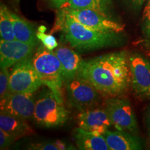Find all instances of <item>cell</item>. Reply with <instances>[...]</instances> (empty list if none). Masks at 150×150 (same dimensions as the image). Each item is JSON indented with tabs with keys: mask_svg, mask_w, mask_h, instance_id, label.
<instances>
[{
	"mask_svg": "<svg viewBox=\"0 0 150 150\" xmlns=\"http://www.w3.org/2000/svg\"><path fill=\"white\" fill-rule=\"evenodd\" d=\"M129 56L128 52L121 50L83 60L76 76L87 81L102 95L120 96L131 86Z\"/></svg>",
	"mask_w": 150,
	"mask_h": 150,
	"instance_id": "6da1fadb",
	"label": "cell"
},
{
	"mask_svg": "<svg viewBox=\"0 0 150 150\" xmlns=\"http://www.w3.org/2000/svg\"><path fill=\"white\" fill-rule=\"evenodd\" d=\"M59 30L70 45L81 52L121 46L126 42L122 32H106L90 29L59 9L51 33Z\"/></svg>",
	"mask_w": 150,
	"mask_h": 150,
	"instance_id": "7a4b0ae2",
	"label": "cell"
},
{
	"mask_svg": "<svg viewBox=\"0 0 150 150\" xmlns=\"http://www.w3.org/2000/svg\"><path fill=\"white\" fill-rule=\"evenodd\" d=\"M32 59L43 85L47 86L56 98L63 102L61 93L63 84L61 64L56 54L42 44L36 49Z\"/></svg>",
	"mask_w": 150,
	"mask_h": 150,
	"instance_id": "3957f363",
	"label": "cell"
},
{
	"mask_svg": "<svg viewBox=\"0 0 150 150\" xmlns=\"http://www.w3.org/2000/svg\"><path fill=\"white\" fill-rule=\"evenodd\" d=\"M68 114L63 102H60L49 89L35 102L33 120L41 127L54 128L64 125L68 119Z\"/></svg>",
	"mask_w": 150,
	"mask_h": 150,
	"instance_id": "277c9868",
	"label": "cell"
},
{
	"mask_svg": "<svg viewBox=\"0 0 150 150\" xmlns=\"http://www.w3.org/2000/svg\"><path fill=\"white\" fill-rule=\"evenodd\" d=\"M33 56L18 62L10 72L11 93H34L43 85L33 64Z\"/></svg>",
	"mask_w": 150,
	"mask_h": 150,
	"instance_id": "5b68a950",
	"label": "cell"
},
{
	"mask_svg": "<svg viewBox=\"0 0 150 150\" xmlns=\"http://www.w3.org/2000/svg\"><path fill=\"white\" fill-rule=\"evenodd\" d=\"M105 109L111 123L117 130L134 135L138 134V125L130 102L127 99L110 97L105 101Z\"/></svg>",
	"mask_w": 150,
	"mask_h": 150,
	"instance_id": "8992f818",
	"label": "cell"
},
{
	"mask_svg": "<svg viewBox=\"0 0 150 150\" xmlns=\"http://www.w3.org/2000/svg\"><path fill=\"white\" fill-rule=\"evenodd\" d=\"M65 88L69 104L80 111L96 107L101 100L102 94L77 76L65 83Z\"/></svg>",
	"mask_w": 150,
	"mask_h": 150,
	"instance_id": "52a82bcc",
	"label": "cell"
},
{
	"mask_svg": "<svg viewBox=\"0 0 150 150\" xmlns=\"http://www.w3.org/2000/svg\"><path fill=\"white\" fill-rule=\"evenodd\" d=\"M63 13L74 19L90 29L106 32H122L124 26L110 16L98 11L86 8H72L64 6L59 8Z\"/></svg>",
	"mask_w": 150,
	"mask_h": 150,
	"instance_id": "ba28073f",
	"label": "cell"
},
{
	"mask_svg": "<svg viewBox=\"0 0 150 150\" xmlns=\"http://www.w3.org/2000/svg\"><path fill=\"white\" fill-rule=\"evenodd\" d=\"M131 86L137 98L150 100V60L138 52L129 54Z\"/></svg>",
	"mask_w": 150,
	"mask_h": 150,
	"instance_id": "9c48e42d",
	"label": "cell"
},
{
	"mask_svg": "<svg viewBox=\"0 0 150 150\" xmlns=\"http://www.w3.org/2000/svg\"><path fill=\"white\" fill-rule=\"evenodd\" d=\"M35 102L33 93H10L0 100V111L29 120L33 119Z\"/></svg>",
	"mask_w": 150,
	"mask_h": 150,
	"instance_id": "30bf717a",
	"label": "cell"
},
{
	"mask_svg": "<svg viewBox=\"0 0 150 150\" xmlns=\"http://www.w3.org/2000/svg\"><path fill=\"white\" fill-rule=\"evenodd\" d=\"M37 45L18 40H0V67L9 68L33 56Z\"/></svg>",
	"mask_w": 150,
	"mask_h": 150,
	"instance_id": "8fae6325",
	"label": "cell"
},
{
	"mask_svg": "<svg viewBox=\"0 0 150 150\" xmlns=\"http://www.w3.org/2000/svg\"><path fill=\"white\" fill-rule=\"evenodd\" d=\"M76 120L79 127L97 134L102 135L112 126L105 108H93L80 111L76 115Z\"/></svg>",
	"mask_w": 150,
	"mask_h": 150,
	"instance_id": "7c38bea8",
	"label": "cell"
},
{
	"mask_svg": "<svg viewBox=\"0 0 150 150\" xmlns=\"http://www.w3.org/2000/svg\"><path fill=\"white\" fill-rule=\"evenodd\" d=\"M53 52L61 62L63 82L66 83L76 77L83 60L76 52L66 46L59 47Z\"/></svg>",
	"mask_w": 150,
	"mask_h": 150,
	"instance_id": "4fadbf2b",
	"label": "cell"
},
{
	"mask_svg": "<svg viewBox=\"0 0 150 150\" xmlns=\"http://www.w3.org/2000/svg\"><path fill=\"white\" fill-rule=\"evenodd\" d=\"M110 150H140L143 149L141 140L136 135L125 131H110L102 134Z\"/></svg>",
	"mask_w": 150,
	"mask_h": 150,
	"instance_id": "5bb4252c",
	"label": "cell"
},
{
	"mask_svg": "<svg viewBox=\"0 0 150 150\" xmlns=\"http://www.w3.org/2000/svg\"><path fill=\"white\" fill-rule=\"evenodd\" d=\"M0 129L16 140L34 134V131L27 120L16 116L0 111Z\"/></svg>",
	"mask_w": 150,
	"mask_h": 150,
	"instance_id": "9a60e30c",
	"label": "cell"
},
{
	"mask_svg": "<svg viewBox=\"0 0 150 150\" xmlns=\"http://www.w3.org/2000/svg\"><path fill=\"white\" fill-rule=\"evenodd\" d=\"M76 145L81 150H110L102 135L77 127L74 130Z\"/></svg>",
	"mask_w": 150,
	"mask_h": 150,
	"instance_id": "2e32d148",
	"label": "cell"
},
{
	"mask_svg": "<svg viewBox=\"0 0 150 150\" xmlns=\"http://www.w3.org/2000/svg\"><path fill=\"white\" fill-rule=\"evenodd\" d=\"M16 40L38 45V38L33 25L14 12L10 11Z\"/></svg>",
	"mask_w": 150,
	"mask_h": 150,
	"instance_id": "e0dca14e",
	"label": "cell"
},
{
	"mask_svg": "<svg viewBox=\"0 0 150 150\" xmlns=\"http://www.w3.org/2000/svg\"><path fill=\"white\" fill-rule=\"evenodd\" d=\"M65 6L72 8H86L110 16L112 0H68Z\"/></svg>",
	"mask_w": 150,
	"mask_h": 150,
	"instance_id": "ac0fdd59",
	"label": "cell"
},
{
	"mask_svg": "<svg viewBox=\"0 0 150 150\" xmlns=\"http://www.w3.org/2000/svg\"><path fill=\"white\" fill-rule=\"evenodd\" d=\"M0 38L1 40H16L10 10L2 3L0 6Z\"/></svg>",
	"mask_w": 150,
	"mask_h": 150,
	"instance_id": "d6986e66",
	"label": "cell"
},
{
	"mask_svg": "<svg viewBox=\"0 0 150 150\" xmlns=\"http://www.w3.org/2000/svg\"><path fill=\"white\" fill-rule=\"evenodd\" d=\"M141 32L145 40L150 42V0H146L145 8L142 13Z\"/></svg>",
	"mask_w": 150,
	"mask_h": 150,
	"instance_id": "ffe728a7",
	"label": "cell"
},
{
	"mask_svg": "<svg viewBox=\"0 0 150 150\" xmlns=\"http://www.w3.org/2000/svg\"><path fill=\"white\" fill-rule=\"evenodd\" d=\"M10 72L8 68H1L0 72V100L4 99L10 93L9 92Z\"/></svg>",
	"mask_w": 150,
	"mask_h": 150,
	"instance_id": "44dd1931",
	"label": "cell"
},
{
	"mask_svg": "<svg viewBox=\"0 0 150 150\" xmlns=\"http://www.w3.org/2000/svg\"><path fill=\"white\" fill-rule=\"evenodd\" d=\"M37 37L38 40L42 42L43 45L51 51H53L59 46V43L53 35L47 34V33H45V32H40L38 31Z\"/></svg>",
	"mask_w": 150,
	"mask_h": 150,
	"instance_id": "7402d4cb",
	"label": "cell"
},
{
	"mask_svg": "<svg viewBox=\"0 0 150 150\" xmlns=\"http://www.w3.org/2000/svg\"><path fill=\"white\" fill-rule=\"evenodd\" d=\"M122 1L131 12L138 14L146 0H122Z\"/></svg>",
	"mask_w": 150,
	"mask_h": 150,
	"instance_id": "603a6c76",
	"label": "cell"
},
{
	"mask_svg": "<svg viewBox=\"0 0 150 150\" xmlns=\"http://www.w3.org/2000/svg\"><path fill=\"white\" fill-rule=\"evenodd\" d=\"M30 149H37V150H61L59 146L55 142H43L39 143H34L30 145Z\"/></svg>",
	"mask_w": 150,
	"mask_h": 150,
	"instance_id": "cb8c5ba5",
	"label": "cell"
},
{
	"mask_svg": "<svg viewBox=\"0 0 150 150\" xmlns=\"http://www.w3.org/2000/svg\"><path fill=\"white\" fill-rule=\"evenodd\" d=\"M16 139L2 129H0V149H6L10 147Z\"/></svg>",
	"mask_w": 150,
	"mask_h": 150,
	"instance_id": "d4e9b609",
	"label": "cell"
},
{
	"mask_svg": "<svg viewBox=\"0 0 150 150\" xmlns=\"http://www.w3.org/2000/svg\"><path fill=\"white\" fill-rule=\"evenodd\" d=\"M48 1L52 7L59 9L66 4L68 0H48Z\"/></svg>",
	"mask_w": 150,
	"mask_h": 150,
	"instance_id": "484cf974",
	"label": "cell"
},
{
	"mask_svg": "<svg viewBox=\"0 0 150 150\" xmlns=\"http://www.w3.org/2000/svg\"><path fill=\"white\" fill-rule=\"evenodd\" d=\"M145 120L146 125H147L148 131H149V134L150 136V104L147 107V110H146L145 112Z\"/></svg>",
	"mask_w": 150,
	"mask_h": 150,
	"instance_id": "4316f807",
	"label": "cell"
},
{
	"mask_svg": "<svg viewBox=\"0 0 150 150\" xmlns=\"http://www.w3.org/2000/svg\"><path fill=\"white\" fill-rule=\"evenodd\" d=\"M8 1L14 7H18L19 6V4H20V0H8Z\"/></svg>",
	"mask_w": 150,
	"mask_h": 150,
	"instance_id": "83f0119b",
	"label": "cell"
}]
</instances>
